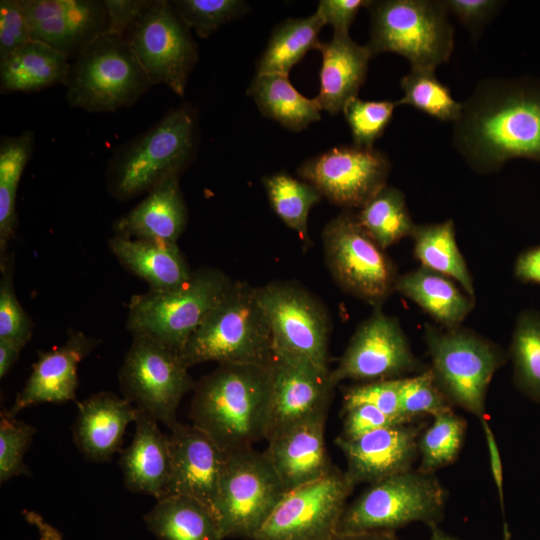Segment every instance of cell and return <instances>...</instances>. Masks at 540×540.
I'll use <instances>...</instances> for the list:
<instances>
[{
  "label": "cell",
  "mask_w": 540,
  "mask_h": 540,
  "mask_svg": "<svg viewBox=\"0 0 540 540\" xmlns=\"http://www.w3.org/2000/svg\"><path fill=\"white\" fill-rule=\"evenodd\" d=\"M453 144L478 173L497 172L514 158L540 162V79L479 82L454 122Z\"/></svg>",
  "instance_id": "cell-1"
},
{
  "label": "cell",
  "mask_w": 540,
  "mask_h": 540,
  "mask_svg": "<svg viewBox=\"0 0 540 540\" xmlns=\"http://www.w3.org/2000/svg\"><path fill=\"white\" fill-rule=\"evenodd\" d=\"M273 385L269 365L227 363L195 385L189 416L224 452L265 439Z\"/></svg>",
  "instance_id": "cell-2"
},
{
  "label": "cell",
  "mask_w": 540,
  "mask_h": 540,
  "mask_svg": "<svg viewBox=\"0 0 540 540\" xmlns=\"http://www.w3.org/2000/svg\"><path fill=\"white\" fill-rule=\"evenodd\" d=\"M197 114L183 104L170 109L151 128L118 148L107 170L110 193L127 200L149 192L165 179L180 174L196 155Z\"/></svg>",
  "instance_id": "cell-3"
},
{
  "label": "cell",
  "mask_w": 540,
  "mask_h": 540,
  "mask_svg": "<svg viewBox=\"0 0 540 540\" xmlns=\"http://www.w3.org/2000/svg\"><path fill=\"white\" fill-rule=\"evenodd\" d=\"M181 355L189 368L208 361L272 364L275 359L272 334L257 287L245 281H233L191 335Z\"/></svg>",
  "instance_id": "cell-4"
},
{
  "label": "cell",
  "mask_w": 540,
  "mask_h": 540,
  "mask_svg": "<svg viewBox=\"0 0 540 540\" xmlns=\"http://www.w3.org/2000/svg\"><path fill=\"white\" fill-rule=\"evenodd\" d=\"M424 339L433 378L452 404L485 418L490 382L508 359V353L493 341L462 326L445 329L426 323Z\"/></svg>",
  "instance_id": "cell-5"
},
{
  "label": "cell",
  "mask_w": 540,
  "mask_h": 540,
  "mask_svg": "<svg viewBox=\"0 0 540 540\" xmlns=\"http://www.w3.org/2000/svg\"><path fill=\"white\" fill-rule=\"evenodd\" d=\"M373 56L391 52L405 57L411 69L432 70L447 62L454 47V30L442 1H370Z\"/></svg>",
  "instance_id": "cell-6"
},
{
  "label": "cell",
  "mask_w": 540,
  "mask_h": 540,
  "mask_svg": "<svg viewBox=\"0 0 540 540\" xmlns=\"http://www.w3.org/2000/svg\"><path fill=\"white\" fill-rule=\"evenodd\" d=\"M447 494L434 474L411 469L369 486L347 504L337 535L393 531L413 522L429 527L443 517Z\"/></svg>",
  "instance_id": "cell-7"
},
{
  "label": "cell",
  "mask_w": 540,
  "mask_h": 540,
  "mask_svg": "<svg viewBox=\"0 0 540 540\" xmlns=\"http://www.w3.org/2000/svg\"><path fill=\"white\" fill-rule=\"evenodd\" d=\"M232 282L219 269L202 268L178 288L135 295L128 305L127 328L133 336H150L182 353Z\"/></svg>",
  "instance_id": "cell-8"
},
{
  "label": "cell",
  "mask_w": 540,
  "mask_h": 540,
  "mask_svg": "<svg viewBox=\"0 0 540 540\" xmlns=\"http://www.w3.org/2000/svg\"><path fill=\"white\" fill-rule=\"evenodd\" d=\"M65 85L69 106L92 113L131 106L152 86L126 39L109 33L74 58Z\"/></svg>",
  "instance_id": "cell-9"
},
{
  "label": "cell",
  "mask_w": 540,
  "mask_h": 540,
  "mask_svg": "<svg viewBox=\"0 0 540 540\" xmlns=\"http://www.w3.org/2000/svg\"><path fill=\"white\" fill-rule=\"evenodd\" d=\"M322 241L326 265L339 287L373 308L382 307L395 292L397 266L357 214L344 209L326 224Z\"/></svg>",
  "instance_id": "cell-10"
},
{
  "label": "cell",
  "mask_w": 540,
  "mask_h": 540,
  "mask_svg": "<svg viewBox=\"0 0 540 540\" xmlns=\"http://www.w3.org/2000/svg\"><path fill=\"white\" fill-rule=\"evenodd\" d=\"M270 325L275 358L307 362L330 372L329 314L309 290L293 281H274L257 287Z\"/></svg>",
  "instance_id": "cell-11"
},
{
  "label": "cell",
  "mask_w": 540,
  "mask_h": 540,
  "mask_svg": "<svg viewBox=\"0 0 540 540\" xmlns=\"http://www.w3.org/2000/svg\"><path fill=\"white\" fill-rule=\"evenodd\" d=\"M286 492L263 452L227 453L214 504L223 538L252 540Z\"/></svg>",
  "instance_id": "cell-12"
},
{
  "label": "cell",
  "mask_w": 540,
  "mask_h": 540,
  "mask_svg": "<svg viewBox=\"0 0 540 540\" xmlns=\"http://www.w3.org/2000/svg\"><path fill=\"white\" fill-rule=\"evenodd\" d=\"M181 353L146 335H134L119 371L124 398L169 428L182 398L196 382Z\"/></svg>",
  "instance_id": "cell-13"
},
{
  "label": "cell",
  "mask_w": 540,
  "mask_h": 540,
  "mask_svg": "<svg viewBox=\"0 0 540 540\" xmlns=\"http://www.w3.org/2000/svg\"><path fill=\"white\" fill-rule=\"evenodd\" d=\"M355 485L333 468L323 477L289 490L252 540H334Z\"/></svg>",
  "instance_id": "cell-14"
},
{
  "label": "cell",
  "mask_w": 540,
  "mask_h": 540,
  "mask_svg": "<svg viewBox=\"0 0 540 540\" xmlns=\"http://www.w3.org/2000/svg\"><path fill=\"white\" fill-rule=\"evenodd\" d=\"M125 39L152 85L184 96L199 52L170 1L151 0Z\"/></svg>",
  "instance_id": "cell-15"
},
{
  "label": "cell",
  "mask_w": 540,
  "mask_h": 540,
  "mask_svg": "<svg viewBox=\"0 0 540 540\" xmlns=\"http://www.w3.org/2000/svg\"><path fill=\"white\" fill-rule=\"evenodd\" d=\"M426 368L412 352L399 320L378 307L356 329L336 368L330 371V380L336 386L347 379L362 383L399 379Z\"/></svg>",
  "instance_id": "cell-16"
},
{
  "label": "cell",
  "mask_w": 540,
  "mask_h": 540,
  "mask_svg": "<svg viewBox=\"0 0 540 540\" xmlns=\"http://www.w3.org/2000/svg\"><path fill=\"white\" fill-rule=\"evenodd\" d=\"M390 169L382 151L343 145L306 159L297 174L331 203L352 210L360 209L387 185Z\"/></svg>",
  "instance_id": "cell-17"
},
{
  "label": "cell",
  "mask_w": 540,
  "mask_h": 540,
  "mask_svg": "<svg viewBox=\"0 0 540 540\" xmlns=\"http://www.w3.org/2000/svg\"><path fill=\"white\" fill-rule=\"evenodd\" d=\"M31 38L68 58L77 57L87 46L108 33L103 1L22 0Z\"/></svg>",
  "instance_id": "cell-18"
},
{
  "label": "cell",
  "mask_w": 540,
  "mask_h": 540,
  "mask_svg": "<svg viewBox=\"0 0 540 540\" xmlns=\"http://www.w3.org/2000/svg\"><path fill=\"white\" fill-rule=\"evenodd\" d=\"M334 388L330 372L307 362L275 358L265 440L297 423L327 415Z\"/></svg>",
  "instance_id": "cell-19"
},
{
  "label": "cell",
  "mask_w": 540,
  "mask_h": 540,
  "mask_svg": "<svg viewBox=\"0 0 540 540\" xmlns=\"http://www.w3.org/2000/svg\"><path fill=\"white\" fill-rule=\"evenodd\" d=\"M170 430L171 474L166 496L192 497L214 513L227 453L193 424L177 421Z\"/></svg>",
  "instance_id": "cell-20"
},
{
  "label": "cell",
  "mask_w": 540,
  "mask_h": 540,
  "mask_svg": "<svg viewBox=\"0 0 540 540\" xmlns=\"http://www.w3.org/2000/svg\"><path fill=\"white\" fill-rule=\"evenodd\" d=\"M420 427L399 424L380 428L360 437L335 439L346 459L348 478L356 486L372 484L413 469L419 458Z\"/></svg>",
  "instance_id": "cell-21"
},
{
  "label": "cell",
  "mask_w": 540,
  "mask_h": 540,
  "mask_svg": "<svg viewBox=\"0 0 540 540\" xmlns=\"http://www.w3.org/2000/svg\"><path fill=\"white\" fill-rule=\"evenodd\" d=\"M97 343L80 331H70L63 345L40 352L25 386L6 409L7 413L16 417L33 405L76 401L79 363Z\"/></svg>",
  "instance_id": "cell-22"
},
{
  "label": "cell",
  "mask_w": 540,
  "mask_h": 540,
  "mask_svg": "<svg viewBox=\"0 0 540 540\" xmlns=\"http://www.w3.org/2000/svg\"><path fill=\"white\" fill-rule=\"evenodd\" d=\"M326 416L297 423L268 440L263 453L286 491L313 482L333 468L325 443Z\"/></svg>",
  "instance_id": "cell-23"
},
{
  "label": "cell",
  "mask_w": 540,
  "mask_h": 540,
  "mask_svg": "<svg viewBox=\"0 0 540 540\" xmlns=\"http://www.w3.org/2000/svg\"><path fill=\"white\" fill-rule=\"evenodd\" d=\"M73 440L88 461L110 462L119 452L129 423L138 409L126 398L99 392L77 403Z\"/></svg>",
  "instance_id": "cell-24"
},
{
  "label": "cell",
  "mask_w": 540,
  "mask_h": 540,
  "mask_svg": "<svg viewBox=\"0 0 540 540\" xmlns=\"http://www.w3.org/2000/svg\"><path fill=\"white\" fill-rule=\"evenodd\" d=\"M134 423L133 440L119 458L123 483L131 492L162 499L171 474L169 435L161 431L158 421L140 410Z\"/></svg>",
  "instance_id": "cell-25"
},
{
  "label": "cell",
  "mask_w": 540,
  "mask_h": 540,
  "mask_svg": "<svg viewBox=\"0 0 540 540\" xmlns=\"http://www.w3.org/2000/svg\"><path fill=\"white\" fill-rule=\"evenodd\" d=\"M179 177L171 176L159 183L137 206L118 219L114 224L116 235L177 244L188 220Z\"/></svg>",
  "instance_id": "cell-26"
},
{
  "label": "cell",
  "mask_w": 540,
  "mask_h": 540,
  "mask_svg": "<svg viewBox=\"0 0 540 540\" xmlns=\"http://www.w3.org/2000/svg\"><path fill=\"white\" fill-rule=\"evenodd\" d=\"M316 49L321 52L322 65L320 91L314 99L321 110L336 115L350 99L358 97L373 55L366 45H359L349 35L333 34L330 41L320 42Z\"/></svg>",
  "instance_id": "cell-27"
},
{
  "label": "cell",
  "mask_w": 540,
  "mask_h": 540,
  "mask_svg": "<svg viewBox=\"0 0 540 540\" xmlns=\"http://www.w3.org/2000/svg\"><path fill=\"white\" fill-rule=\"evenodd\" d=\"M395 291L445 329L462 326L475 307V297L467 294L453 279L422 266L399 275Z\"/></svg>",
  "instance_id": "cell-28"
},
{
  "label": "cell",
  "mask_w": 540,
  "mask_h": 540,
  "mask_svg": "<svg viewBox=\"0 0 540 540\" xmlns=\"http://www.w3.org/2000/svg\"><path fill=\"white\" fill-rule=\"evenodd\" d=\"M109 247L123 267L145 280L150 290L178 288L193 274L177 244L115 235L109 240Z\"/></svg>",
  "instance_id": "cell-29"
},
{
  "label": "cell",
  "mask_w": 540,
  "mask_h": 540,
  "mask_svg": "<svg viewBox=\"0 0 540 540\" xmlns=\"http://www.w3.org/2000/svg\"><path fill=\"white\" fill-rule=\"evenodd\" d=\"M70 66L68 56L31 39L0 60V91L31 92L66 84Z\"/></svg>",
  "instance_id": "cell-30"
},
{
  "label": "cell",
  "mask_w": 540,
  "mask_h": 540,
  "mask_svg": "<svg viewBox=\"0 0 540 540\" xmlns=\"http://www.w3.org/2000/svg\"><path fill=\"white\" fill-rule=\"evenodd\" d=\"M143 520L158 540L224 539L213 511L188 496L172 495L156 500Z\"/></svg>",
  "instance_id": "cell-31"
},
{
  "label": "cell",
  "mask_w": 540,
  "mask_h": 540,
  "mask_svg": "<svg viewBox=\"0 0 540 540\" xmlns=\"http://www.w3.org/2000/svg\"><path fill=\"white\" fill-rule=\"evenodd\" d=\"M247 93L264 116L291 131H301L321 118L316 100L298 92L288 76L257 74Z\"/></svg>",
  "instance_id": "cell-32"
},
{
  "label": "cell",
  "mask_w": 540,
  "mask_h": 540,
  "mask_svg": "<svg viewBox=\"0 0 540 540\" xmlns=\"http://www.w3.org/2000/svg\"><path fill=\"white\" fill-rule=\"evenodd\" d=\"M411 238L414 257L422 267L453 279L475 297L473 277L458 247L453 220L416 225Z\"/></svg>",
  "instance_id": "cell-33"
},
{
  "label": "cell",
  "mask_w": 540,
  "mask_h": 540,
  "mask_svg": "<svg viewBox=\"0 0 540 540\" xmlns=\"http://www.w3.org/2000/svg\"><path fill=\"white\" fill-rule=\"evenodd\" d=\"M325 24L317 10L309 17L282 22L273 31L257 62V74L288 76L309 50L317 48L319 33Z\"/></svg>",
  "instance_id": "cell-34"
},
{
  "label": "cell",
  "mask_w": 540,
  "mask_h": 540,
  "mask_svg": "<svg viewBox=\"0 0 540 540\" xmlns=\"http://www.w3.org/2000/svg\"><path fill=\"white\" fill-rule=\"evenodd\" d=\"M35 135L26 130L18 136H4L0 142V261L17 224L16 196L24 168L33 153Z\"/></svg>",
  "instance_id": "cell-35"
},
{
  "label": "cell",
  "mask_w": 540,
  "mask_h": 540,
  "mask_svg": "<svg viewBox=\"0 0 540 540\" xmlns=\"http://www.w3.org/2000/svg\"><path fill=\"white\" fill-rule=\"evenodd\" d=\"M356 214L365 231L385 250L411 237L417 225L410 215L403 192L388 185Z\"/></svg>",
  "instance_id": "cell-36"
},
{
  "label": "cell",
  "mask_w": 540,
  "mask_h": 540,
  "mask_svg": "<svg viewBox=\"0 0 540 540\" xmlns=\"http://www.w3.org/2000/svg\"><path fill=\"white\" fill-rule=\"evenodd\" d=\"M271 208L306 244L308 237V215L313 206L321 201L322 195L310 183L298 180L287 172H276L262 180Z\"/></svg>",
  "instance_id": "cell-37"
},
{
  "label": "cell",
  "mask_w": 540,
  "mask_h": 540,
  "mask_svg": "<svg viewBox=\"0 0 540 540\" xmlns=\"http://www.w3.org/2000/svg\"><path fill=\"white\" fill-rule=\"evenodd\" d=\"M508 356L517 389L540 402V313L522 311L515 323Z\"/></svg>",
  "instance_id": "cell-38"
},
{
  "label": "cell",
  "mask_w": 540,
  "mask_h": 540,
  "mask_svg": "<svg viewBox=\"0 0 540 540\" xmlns=\"http://www.w3.org/2000/svg\"><path fill=\"white\" fill-rule=\"evenodd\" d=\"M466 420L453 410L433 417L432 423L418 438V470L434 474L458 457L466 434Z\"/></svg>",
  "instance_id": "cell-39"
},
{
  "label": "cell",
  "mask_w": 540,
  "mask_h": 540,
  "mask_svg": "<svg viewBox=\"0 0 540 540\" xmlns=\"http://www.w3.org/2000/svg\"><path fill=\"white\" fill-rule=\"evenodd\" d=\"M435 71L411 69L400 80L403 97L397 105H410L441 121L456 122L462 103L457 102L447 86L435 76Z\"/></svg>",
  "instance_id": "cell-40"
},
{
  "label": "cell",
  "mask_w": 540,
  "mask_h": 540,
  "mask_svg": "<svg viewBox=\"0 0 540 540\" xmlns=\"http://www.w3.org/2000/svg\"><path fill=\"white\" fill-rule=\"evenodd\" d=\"M184 24L200 38H207L222 25L247 11L241 0H174L170 1Z\"/></svg>",
  "instance_id": "cell-41"
},
{
  "label": "cell",
  "mask_w": 540,
  "mask_h": 540,
  "mask_svg": "<svg viewBox=\"0 0 540 540\" xmlns=\"http://www.w3.org/2000/svg\"><path fill=\"white\" fill-rule=\"evenodd\" d=\"M400 410L409 422L417 417H435L453 410L452 404L437 386L428 368L400 379Z\"/></svg>",
  "instance_id": "cell-42"
},
{
  "label": "cell",
  "mask_w": 540,
  "mask_h": 540,
  "mask_svg": "<svg viewBox=\"0 0 540 540\" xmlns=\"http://www.w3.org/2000/svg\"><path fill=\"white\" fill-rule=\"evenodd\" d=\"M37 429L16 417L6 409L0 413V483L16 476H30L31 471L24 462Z\"/></svg>",
  "instance_id": "cell-43"
},
{
  "label": "cell",
  "mask_w": 540,
  "mask_h": 540,
  "mask_svg": "<svg viewBox=\"0 0 540 540\" xmlns=\"http://www.w3.org/2000/svg\"><path fill=\"white\" fill-rule=\"evenodd\" d=\"M396 101H367L354 97L343 108L353 145L373 148L392 119Z\"/></svg>",
  "instance_id": "cell-44"
},
{
  "label": "cell",
  "mask_w": 540,
  "mask_h": 540,
  "mask_svg": "<svg viewBox=\"0 0 540 540\" xmlns=\"http://www.w3.org/2000/svg\"><path fill=\"white\" fill-rule=\"evenodd\" d=\"M0 266V339L23 349L31 338L33 323L15 294L12 258L6 256Z\"/></svg>",
  "instance_id": "cell-45"
},
{
  "label": "cell",
  "mask_w": 540,
  "mask_h": 540,
  "mask_svg": "<svg viewBox=\"0 0 540 540\" xmlns=\"http://www.w3.org/2000/svg\"><path fill=\"white\" fill-rule=\"evenodd\" d=\"M400 379L365 382L350 387L344 395L343 407L368 404L390 417L410 424L411 422L402 416L400 410Z\"/></svg>",
  "instance_id": "cell-46"
},
{
  "label": "cell",
  "mask_w": 540,
  "mask_h": 540,
  "mask_svg": "<svg viewBox=\"0 0 540 540\" xmlns=\"http://www.w3.org/2000/svg\"><path fill=\"white\" fill-rule=\"evenodd\" d=\"M22 0L0 1V60L30 41Z\"/></svg>",
  "instance_id": "cell-47"
},
{
  "label": "cell",
  "mask_w": 540,
  "mask_h": 540,
  "mask_svg": "<svg viewBox=\"0 0 540 540\" xmlns=\"http://www.w3.org/2000/svg\"><path fill=\"white\" fill-rule=\"evenodd\" d=\"M399 424L408 423L390 417L368 404L348 406L344 407L343 428L340 436L353 439L380 428Z\"/></svg>",
  "instance_id": "cell-48"
},
{
  "label": "cell",
  "mask_w": 540,
  "mask_h": 540,
  "mask_svg": "<svg viewBox=\"0 0 540 540\" xmlns=\"http://www.w3.org/2000/svg\"><path fill=\"white\" fill-rule=\"evenodd\" d=\"M448 12L454 14L476 40L487 23L492 20L502 1L494 0H445Z\"/></svg>",
  "instance_id": "cell-49"
},
{
  "label": "cell",
  "mask_w": 540,
  "mask_h": 540,
  "mask_svg": "<svg viewBox=\"0 0 540 540\" xmlns=\"http://www.w3.org/2000/svg\"><path fill=\"white\" fill-rule=\"evenodd\" d=\"M150 2L151 0H103L108 16V33L125 39Z\"/></svg>",
  "instance_id": "cell-50"
},
{
  "label": "cell",
  "mask_w": 540,
  "mask_h": 540,
  "mask_svg": "<svg viewBox=\"0 0 540 540\" xmlns=\"http://www.w3.org/2000/svg\"><path fill=\"white\" fill-rule=\"evenodd\" d=\"M366 0H321L317 11L326 24L334 29V34L349 35V29L359 10L368 7Z\"/></svg>",
  "instance_id": "cell-51"
},
{
  "label": "cell",
  "mask_w": 540,
  "mask_h": 540,
  "mask_svg": "<svg viewBox=\"0 0 540 540\" xmlns=\"http://www.w3.org/2000/svg\"><path fill=\"white\" fill-rule=\"evenodd\" d=\"M514 275L523 283L540 284V245L526 249L517 257Z\"/></svg>",
  "instance_id": "cell-52"
},
{
  "label": "cell",
  "mask_w": 540,
  "mask_h": 540,
  "mask_svg": "<svg viewBox=\"0 0 540 540\" xmlns=\"http://www.w3.org/2000/svg\"><path fill=\"white\" fill-rule=\"evenodd\" d=\"M480 421L488 447L491 473L498 491L501 507L504 510L503 467L497 441L486 418H482Z\"/></svg>",
  "instance_id": "cell-53"
},
{
  "label": "cell",
  "mask_w": 540,
  "mask_h": 540,
  "mask_svg": "<svg viewBox=\"0 0 540 540\" xmlns=\"http://www.w3.org/2000/svg\"><path fill=\"white\" fill-rule=\"evenodd\" d=\"M22 348L0 339V378H4L17 362Z\"/></svg>",
  "instance_id": "cell-54"
},
{
  "label": "cell",
  "mask_w": 540,
  "mask_h": 540,
  "mask_svg": "<svg viewBox=\"0 0 540 540\" xmlns=\"http://www.w3.org/2000/svg\"><path fill=\"white\" fill-rule=\"evenodd\" d=\"M334 540H399L396 532L378 531L350 535H337Z\"/></svg>",
  "instance_id": "cell-55"
},
{
  "label": "cell",
  "mask_w": 540,
  "mask_h": 540,
  "mask_svg": "<svg viewBox=\"0 0 540 540\" xmlns=\"http://www.w3.org/2000/svg\"><path fill=\"white\" fill-rule=\"evenodd\" d=\"M431 528V537L429 540H459L456 537H453L443 530H441L438 525H433Z\"/></svg>",
  "instance_id": "cell-56"
}]
</instances>
